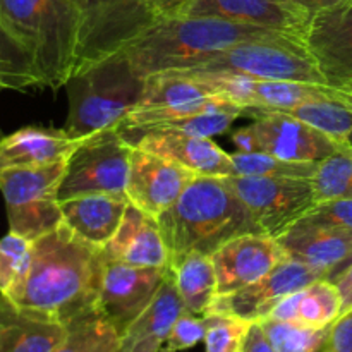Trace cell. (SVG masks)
<instances>
[{
  "instance_id": "obj_1",
  "label": "cell",
  "mask_w": 352,
  "mask_h": 352,
  "mask_svg": "<svg viewBox=\"0 0 352 352\" xmlns=\"http://www.w3.org/2000/svg\"><path fill=\"white\" fill-rule=\"evenodd\" d=\"M103 263V248L62 222L31 243L26 274L6 298L24 311L67 325L96 308Z\"/></svg>"
},
{
  "instance_id": "obj_2",
  "label": "cell",
  "mask_w": 352,
  "mask_h": 352,
  "mask_svg": "<svg viewBox=\"0 0 352 352\" xmlns=\"http://www.w3.org/2000/svg\"><path fill=\"white\" fill-rule=\"evenodd\" d=\"M170 267L189 253H213L246 234H263L223 177L198 175L181 198L158 217Z\"/></svg>"
},
{
  "instance_id": "obj_3",
  "label": "cell",
  "mask_w": 352,
  "mask_h": 352,
  "mask_svg": "<svg viewBox=\"0 0 352 352\" xmlns=\"http://www.w3.org/2000/svg\"><path fill=\"white\" fill-rule=\"evenodd\" d=\"M282 36L291 34L219 17L182 16L158 21L120 52L126 55L136 74L148 78L158 72L196 67L243 41Z\"/></svg>"
},
{
  "instance_id": "obj_4",
  "label": "cell",
  "mask_w": 352,
  "mask_h": 352,
  "mask_svg": "<svg viewBox=\"0 0 352 352\" xmlns=\"http://www.w3.org/2000/svg\"><path fill=\"white\" fill-rule=\"evenodd\" d=\"M0 24L31 58L41 86H65L79 38L74 0H0Z\"/></svg>"
},
{
  "instance_id": "obj_5",
  "label": "cell",
  "mask_w": 352,
  "mask_h": 352,
  "mask_svg": "<svg viewBox=\"0 0 352 352\" xmlns=\"http://www.w3.org/2000/svg\"><path fill=\"white\" fill-rule=\"evenodd\" d=\"M144 82L122 52L72 74L65 82L69 113L64 129L71 136L85 138L119 127L140 103Z\"/></svg>"
},
{
  "instance_id": "obj_6",
  "label": "cell",
  "mask_w": 352,
  "mask_h": 352,
  "mask_svg": "<svg viewBox=\"0 0 352 352\" xmlns=\"http://www.w3.org/2000/svg\"><path fill=\"white\" fill-rule=\"evenodd\" d=\"M184 71L236 74L265 81L327 85L305 41L294 36L243 41Z\"/></svg>"
},
{
  "instance_id": "obj_7",
  "label": "cell",
  "mask_w": 352,
  "mask_h": 352,
  "mask_svg": "<svg viewBox=\"0 0 352 352\" xmlns=\"http://www.w3.org/2000/svg\"><path fill=\"white\" fill-rule=\"evenodd\" d=\"M67 160L45 167L0 170V192L6 201L9 232L33 243L64 222L58 189Z\"/></svg>"
},
{
  "instance_id": "obj_8",
  "label": "cell",
  "mask_w": 352,
  "mask_h": 352,
  "mask_svg": "<svg viewBox=\"0 0 352 352\" xmlns=\"http://www.w3.org/2000/svg\"><path fill=\"white\" fill-rule=\"evenodd\" d=\"M79 10V38L74 71H85L116 55L157 21L143 0H74Z\"/></svg>"
},
{
  "instance_id": "obj_9",
  "label": "cell",
  "mask_w": 352,
  "mask_h": 352,
  "mask_svg": "<svg viewBox=\"0 0 352 352\" xmlns=\"http://www.w3.org/2000/svg\"><path fill=\"white\" fill-rule=\"evenodd\" d=\"M133 144L119 127L85 138L72 151L58 189V201L86 195H126Z\"/></svg>"
},
{
  "instance_id": "obj_10",
  "label": "cell",
  "mask_w": 352,
  "mask_h": 352,
  "mask_svg": "<svg viewBox=\"0 0 352 352\" xmlns=\"http://www.w3.org/2000/svg\"><path fill=\"white\" fill-rule=\"evenodd\" d=\"M223 179L250 210L261 232L275 239L316 205L313 179L261 175H229Z\"/></svg>"
},
{
  "instance_id": "obj_11",
  "label": "cell",
  "mask_w": 352,
  "mask_h": 352,
  "mask_svg": "<svg viewBox=\"0 0 352 352\" xmlns=\"http://www.w3.org/2000/svg\"><path fill=\"white\" fill-rule=\"evenodd\" d=\"M168 272L170 268L134 267L105 258L96 309L124 336L153 301Z\"/></svg>"
},
{
  "instance_id": "obj_12",
  "label": "cell",
  "mask_w": 352,
  "mask_h": 352,
  "mask_svg": "<svg viewBox=\"0 0 352 352\" xmlns=\"http://www.w3.org/2000/svg\"><path fill=\"white\" fill-rule=\"evenodd\" d=\"M179 72L182 76L195 79L205 86L213 96L229 100L248 109L277 110L299 105L309 100H320L332 96L329 85H308L294 81H265V79H250L236 74H208V72L192 71H168Z\"/></svg>"
},
{
  "instance_id": "obj_13",
  "label": "cell",
  "mask_w": 352,
  "mask_h": 352,
  "mask_svg": "<svg viewBox=\"0 0 352 352\" xmlns=\"http://www.w3.org/2000/svg\"><path fill=\"white\" fill-rule=\"evenodd\" d=\"M244 116L251 117L254 153H270L284 160L320 162L336 153L342 144L333 141L322 131L302 120L280 112L248 109Z\"/></svg>"
},
{
  "instance_id": "obj_14",
  "label": "cell",
  "mask_w": 352,
  "mask_h": 352,
  "mask_svg": "<svg viewBox=\"0 0 352 352\" xmlns=\"http://www.w3.org/2000/svg\"><path fill=\"white\" fill-rule=\"evenodd\" d=\"M320 278L325 277L308 265L285 260L260 280L230 294L217 296L208 313H226L251 323L261 322L268 318L285 298L308 287Z\"/></svg>"
},
{
  "instance_id": "obj_15",
  "label": "cell",
  "mask_w": 352,
  "mask_h": 352,
  "mask_svg": "<svg viewBox=\"0 0 352 352\" xmlns=\"http://www.w3.org/2000/svg\"><path fill=\"white\" fill-rule=\"evenodd\" d=\"M196 177L195 172L168 158L133 146L126 195L134 206L158 219Z\"/></svg>"
},
{
  "instance_id": "obj_16",
  "label": "cell",
  "mask_w": 352,
  "mask_h": 352,
  "mask_svg": "<svg viewBox=\"0 0 352 352\" xmlns=\"http://www.w3.org/2000/svg\"><path fill=\"white\" fill-rule=\"evenodd\" d=\"M305 43L327 85L352 82V0L313 14Z\"/></svg>"
},
{
  "instance_id": "obj_17",
  "label": "cell",
  "mask_w": 352,
  "mask_h": 352,
  "mask_svg": "<svg viewBox=\"0 0 352 352\" xmlns=\"http://www.w3.org/2000/svg\"><path fill=\"white\" fill-rule=\"evenodd\" d=\"M212 260L217 274V294L226 296L260 280L289 256L275 237L246 234L220 248L212 254Z\"/></svg>"
},
{
  "instance_id": "obj_18",
  "label": "cell",
  "mask_w": 352,
  "mask_h": 352,
  "mask_svg": "<svg viewBox=\"0 0 352 352\" xmlns=\"http://www.w3.org/2000/svg\"><path fill=\"white\" fill-rule=\"evenodd\" d=\"M133 146L158 157L168 158L196 175L229 177L236 175L232 157L222 150L212 138L191 136L175 131H141L124 136Z\"/></svg>"
},
{
  "instance_id": "obj_19",
  "label": "cell",
  "mask_w": 352,
  "mask_h": 352,
  "mask_svg": "<svg viewBox=\"0 0 352 352\" xmlns=\"http://www.w3.org/2000/svg\"><path fill=\"white\" fill-rule=\"evenodd\" d=\"M189 16L219 17L305 40L313 14L284 0H196Z\"/></svg>"
},
{
  "instance_id": "obj_20",
  "label": "cell",
  "mask_w": 352,
  "mask_h": 352,
  "mask_svg": "<svg viewBox=\"0 0 352 352\" xmlns=\"http://www.w3.org/2000/svg\"><path fill=\"white\" fill-rule=\"evenodd\" d=\"M107 260L134 267L170 268V254L162 236L158 219L129 203L116 236L103 248Z\"/></svg>"
},
{
  "instance_id": "obj_21",
  "label": "cell",
  "mask_w": 352,
  "mask_h": 352,
  "mask_svg": "<svg viewBox=\"0 0 352 352\" xmlns=\"http://www.w3.org/2000/svg\"><path fill=\"white\" fill-rule=\"evenodd\" d=\"M85 138H74L65 129L54 127H21L0 140V170L57 164L71 157Z\"/></svg>"
},
{
  "instance_id": "obj_22",
  "label": "cell",
  "mask_w": 352,
  "mask_h": 352,
  "mask_svg": "<svg viewBox=\"0 0 352 352\" xmlns=\"http://www.w3.org/2000/svg\"><path fill=\"white\" fill-rule=\"evenodd\" d=\"M277 241L289 260L308 265L325 278L349 254L352 248L351 232L313 226L301 220L278 236Z\"/></svg>"
},
{
  "instance_id": "obj_23",
  "label": "cell",
  "mask_w": 352,
  "mask_h": 352,
  "mask_svg": "<svg viewBox=\"0 0 352 352\" xmlns=\"http://www.w3.org/2000/svg\"><path fill=\"white\" fill-rule=\"evenodd\" d=\"M127 195H86L60 201L64 223L81 239L105 248L122 223Z\"/></svg>"
},
{
  "instance_id": "obj_24",
  "label": "cell",
  "mask_w": 352,
  "mask_h": 352,
  "mask_svg": "<svg viewBox=\"0 0 352 352\" xmlns=\"http://www.w3.org/2000/svg\"><path fill=\"white\" fill-rule=\"evenodd\" d=\"M65 333L64 323L24 311L0 294V352H55Z\"/></svg>"
},
{
  "instance_id": "obj_25",
  "label": "cell",
  "mask_w": 352,
  "mask_h": 352,
  "mask_svg": "<svg viewBox=\"0 0 352 352\" xmlns=\"http://www.w3.org/2000/svg\"><path fill=\"white\" fill-rule=\"evenodd\" d=\"M342 315L339 289L329 278H320L308 287L285 298L268 318L292 322L311 329H325Z\"/></svg>"
},
{
  "instance_id": "obj_26",
  "label": "cell",
  "mask_w": 352,
  "mask_h": 352,
  "mask_svg": "<svg viewBox=\"0 0 352 352\" xmlns=\"http://www.w3.org/2000/svg\"><path fill=\"white\" fill-rule=\"evenodd\" d=\"M184 311V301L179 294L170 270L150 306L138 316L136 322L122 336L120 352L129 351L138 342H151L162 347L174 323Z\"/></svg>"
},
{
  "instance_id": "obj_27",
  "label": "cell",
  "mask_w": 352,
  "mask_h": 352,
  "mask_svg": "<svg viewBox=\"0 0 352 352\" xmlns=\"http://www.w3.org/2000/svg\"><path fill=\"white\" fill-rule=\"evenodd\" d=\"M186 311L205 315L217 299V274L208 254L189 253L170 267Z\"/></svg>"
},
{
  "instance_id": "obj_28",
  "label": "cell",
  "mask_w": 352,
  "mask_h": 352,
  "mask_svg": "<svg viewBox=\"0 0 352 352\" xmlns=\"http://www.w3.org/2000/svg\"><path fill=\"white\" fill-rule=\"evenodd\" d=\"M277 112L309 124L342 146H352V110L346 103L333 98V95L329 98L309 100Z\"/></svg>"
},
{
  "instance_id": "obj_29",
  "label": "cell",
  "mask_w": 352,
  "mask_h": 352,
  "mask_svg": "<svg viewBox=\"0 0 352 352\" xmlns=\"http://www.w3.org/2000/svg\"><path fill=\"white\" fill-rule=\"evenodd\" d=\"M67 333L55 352H119L122 336L98 311L89 309L67 323Z\"/></svg>"
},
{
  "instance_id": "obj_30",
  "label": "cell",
  "mask_w": 352,
  "mask_h": 352,
  "mask_svg": "<svg viewBox=\"0 0 352 352\" xmlns=\"http://www.w3.org/2000/svg\"><path fill=\"white\" fill-rule=\"evenodd\" d=\"M316 205L339 198H352V146H342L320 162L313 175Z\"/></svg>"
},
{
  "instance_id": "obj_31",
  "label": "cell",
  "mask_w": 352,
  "mask_h": 352,
  "mask_svg": "<svg viewBox=\"0 0 352 352\" xmlns=\"http://www.w3.org/2000/svg\"><path fill=\"white\" fill-rule=\"evenodd\" d=\"M260 325L277 352H322L329 342L332 327L311 329L275 318L261 320Z\"/></svg>"
},
{
  "instance_id": "obj_32",
  "label": "cell",
  "mask_w": 352,
  "mask_h": 352,
  "mask_svg": "<svg viewBox=\"0 0 352 352\" xmlns=\"http://www.w3.org/2000/svg\"><path fill=\"white\" fill-rule=\"evenodd\" d=\"M41 86V79L26 52L0 24V88L26 91Z\"/></svg>"
},
{
  "instance_id": "obj_33",
  "label": "cell",
  "mask_w": 352,
  "mask_h": 352,
  "mask_svg": "<svg viewBox=\"0 0 352 352\" xmlns=\"http://www.w3.org/2000/svg\"><path fill=\"white\" fill-rule=\"evenodd\" d=\"M232 157L236 175H261V177H294L313 179L318 164L316 162L284 160L270 153H243L236 151Z\"/></svg>"
},
{
  "instance_id": "obj_34",
  "label": "cell",
  "mask_w": 352,
  "mask_h": 352,
  "mask_svg": "<svg viewBox=\"0 0 352 352\" xmlns=\"http://www.w3.org/2000/svg\"><path fill=\"white\" fill-rule=\"evenodd\" d=\"M205 352H239L251 322L226 313H205Z\"/></svg>"
},
{
  "instance_id": "obj_35",
  "label": "cell",
  "mask_w": 352,
  "mask_h": 352,
  "mask_svg": "<svg viewBox=\"0 0 352 352\" xmlns=\"http://www.w3.org/2000/svg\"><path fill=\"white\" fill-rule=\"evenodd\" d=\"M31 241L9 232L0 239V294L6 296L26 274Z\"/></svg>"
},
{
  "instance_id": "obj_36",
  "label": "cell",
  "mask_w": 352,
  "mask_h": 352,
  "mask_svg": "<svg viewBox=\"0 0 352 352\" xmlns=\"http://www.w3.org/2000/svg\"><path fill=\"white\" fill-rule=\"evenodd\" d=\"M206 323L203 315L184 311L168 332L167 339L162 344L160 352H181L192 349L205 340Z\"/></svg>"
},
{
  "instance_id": "obj_37",
  "label": "cell",
  "mask_w": 352,
  "mask_h": 352,
  "mask_svg": "<svg viewBox=\"0 0 352 352\" xmlns=\"http://www.w3.org/2000/svg\"><path fill=\"white\" fill-rule=\"evenodd\" d=\"M301 222L352 234V198H339L318 203L311 212L302 217Z\"/></svg>"
},
{
  "instance_id": "obj_38",
  "label": "cell",
  "mask_w": 352,
  "mask_h": 352,
  "mask_svg": "<svg viewBox=\"0 0 352 352\" xmlns=\"http://www.w3.org/2000/svg\"><path fill=\"white\" fill-rule=\"evenodd\" d=\"M195 2L196 0H143L144 7L157 23L172 17L189 16Z\"/></svg>"
},
{
  "instance_id": "obj_39",
  "label": "cell",
  "mask_w": 352,
  "mask_h": 352,
  "mask_svg": "<svg viewBox=\"0 0 352 352\" xmlns=\"http://www.w3.org/2000/svg\"><path fill=\"white\" fill-rule=\"evenodd\" d=\"M325 349L330 352H352V309L340 315L330 327Z\"/></svg>"
},
{
  "instance_id": "obj_40",
  "label": "cell",
  "mask_w": 352,
  "mask_h": 352,
  "mask_svg": "<svg viewBox=\"0 0 352 352\" xmlns=\"http://www.w3.org/2000/svg\"><path fill=\"white\" fill-rule=\"evenodd\" d=\"M239 352H277L274 349V346L268 340L267 333H265L263 327L260 325V322H253L250 325L246 337H244V342L241 346Z\"/></svg>"
},
{
  "instance_id": "obj_41",
  "label": "cell",
  "mask_w": 352,
  "mask_h": 352,
  "mask_svg": "<svg viewBox=\"0 0 352 352\" xmlns=\"http://www.w3.org/2000/svg\"><path fill=\"white\" fill-rule=\"evenodd\" d=\"M330 282H333V284L337 285V289H339L340 299H342V315L344 313L351 311L352 309V265H349L342 274H339L333 280Z\"/></svg>"
},
{
  "instance_id": "obj_42",
  "label": "cell",
  "mask_w": 352,
  "mask_h": 352,
  "mask_svg": "<svg viewBox=\"0 0 352 352\" xmlns=\"http://www.w3.org/2000/svg\"><path fill=\"white\" fill-rule=\"evenodd\" d=\"M284 2L296 3V6L302 7V9H306L308 12L316 14L320 12V10L330 9V7L339 6V3L342 2H347V0H284Z\"/></svg>"
},
{
  "instance_id": "obj_43",
  "label": "cell",
  "mask_w": 352,
  "mask_h": 352,
  "mask_svg": "<svg viewBox=\"0 0 352 352\" xmlns=\"http://www.w3.org/2000/svg\"><path fill=\"white\" fill-rule=\"evenodd\" d=\"M332 88L333 98L339 100V102L346 103L347 107L352 110V88L351 86H330Z\"/></svg>"
},
{
  "instance_id": "obj_44",
  "label": "cell",
  "mask_w": 352,
  "mask_h": 352,
  "mask_svg": "<svg viewBox=\"0 0 352 352\" xmlns=\"http://www.w3.org/2000/svg\"><path fill=\"white\" fill-rule=\"evenodd\" d=\"M349 265H352V248H351L349 254H347V256L344 258V260L340 261V263L337 265V267L333 268L332 272H330V274H329V277H327V278H329V280H333V278H336L337 275H339V274H342V272L346 270V268L349 267Z\"/></svg>"
},
{
  "instance_id": "obj_45",
  "label": "cell",
  "mask_w": 352,
  "mask_h": 352,
  "mask_svg": "<svg viewBox=\"0 0 352 352\" xmlns=\"http://www.w3.org/2000/svg\"><path fill=\"white\" fill-rule=\"evenodd\" d=\"M126 352H160V347L155 346V344H151V342H138Z\"/></svg>"
},
{
  "instance_id": "obj_46",
  "label": "cell",
  "mask_w": 352,
  "mask_h": 352,
  "mask_svg": "<svg viewBox=\"0 0 352 352\" xmlns=\"http://www.w3.org/2000/svg\"><path fill=\"white\" fill-rule=\"evenodd\" d=\"M0 89H2V88H0ZM2 138H3V133H2V131H0V140H2Z\"/></svg>"
},
{
  "instance_id": "obj_47",
  "label": "cell",
  "mask_w": 352,
  "mask_h": 352,
  "mask_svg": "<svg viewBox=\"0 0 352 352\" xmlns=\"http://www.w3.org/2000/svg\"><path fill=\"white\" fill-rule=\"evenodd\" d=\"M344 86H351V88H352V82H349V85H344Z\"/></svg>"
},
{
  "instance_id": "obj_48",
  "label": "cell",
  "mask_w": 352,
  "mask_h": 352,
  "mask_svg": "<svg viewBox=\"0 0 352 352\" xmlns=\"http://www.w3.org/2000/svg\"><path fill=\"white\" fill-rule=\"evenodd\" d=\"M322 352H330V351H329V349H323Z\"/></svg>"
}]
</instances>
